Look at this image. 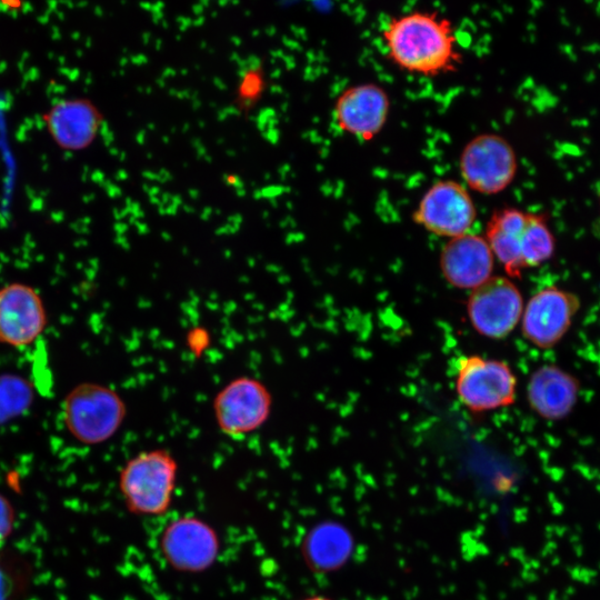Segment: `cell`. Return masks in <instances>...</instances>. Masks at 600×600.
Wrapping results in <instances>:
<instances>
[{"label": "cell", "instance_id": "6da1fadb", "mask_svg": "<svg viewBox=\"0 0 600 600\" xmlns=\"http://www.w3.org/2000/svg\"><path fill=\"white\" fill-rule=\"evenodd\" d=\"M381 38L398 69L422 77L454 72L462 63L456 29L438 11H411L389 19Z\"/></svg>", "mask_w": 600, "mask_h": 600}, {"label": "cell", "instance_id": "7a4b0ae2", "mask_svg": "<svg viewBox=\"0 0 600 600\" xmlns=\"http://www.w3.org/2000/svg\"><path fill=\"white\" fill-rule=\"evenodd\" d=\"M179 464L164 448L143 450L119 472V491L129 512L141 517L164 514L172 503Z\"/></svg>", "mask_w": 600, "mask_h": 600}, {"label": "cell", "instance_id": "3957f363", "mask_svg": "<svg viewBox=\"0 0 600 600\" xmlns=\"http://www.w3.org/2000/svg\"><path fill=\"white\" fill-rule=\"evenodd\" d=\"M62 421L69 434L84 446H98L113 438L127 418V403L110 386L84 381L64 396Z\"/></svg>", "mask_w": 600, "mask_h": 600}, {"label": "cell", "instance_id": "277c9868", "mask_svg": "<svg viewBox=\"0 0 600 600\" xmlns=\"http://www.w3.org/2000/svg\"><path fill=\"white\" fill-rule=\"evenodd\" d=\"M273 410V396L259 378L242 374L226 382L212 399V414L221 433L243 439L262 428Z\"/></svg>", "mask_w": 600, "mask_h": 600}, {"label": "cell", "instance_id": "5b68a950", "mask_svg": "<svg viewBox=\"0 0 600 600\" xmlns=\"http://www.w3.org/2000/svg\"><path fill=\"white\" fill-rule=\"evenodd\" d=\"M459 170L469 190L493 196L504 191L516 179L518 158L504 137L480 133L461 150Z\"/></svg>", "mask_w": 600, "mask_h": 600}, {"label": "cell", "instance_id": "8992f818", "mask_svg": "<svg viewBox=\"0 0 600 600\" xmlns=\"http://www.w3.org/2000/svg\"><path fill=\"white\" fill-rule=\"evenodd\" d=\"M217 530L197 516L172 519L160 533L159 550L169 567L178 572L200 573L210 569L220 553Z\"/></svg>", "mask_w": 600, "mask_h": 600}, {"label": "cell", "instance_id": "52a82bcc", "mask_svg": "<svg viewBox=\"0 0 600 600\" xmlns=\"http://www.w3.org/2000/svg\"><path fill=\"white\" fill-rule=\"evenodd\" d=\"M456 390L469 410L486 412L514 402L517 377L504 361L468 356L458 361Z\"/></svg>", "mask_w": 600, "mask_h": 600}, {"label": "cell", "instance_id": "ba28073f", "mask_svg": "<svg viewBox=\"0 0 600 600\" xmlns=\"http://www.w3.org/2000/svg\"><path fill=\"white\" fill-rule=\"evenodd\" d=\"M476 218L477 208L469 189L452 179L432 183L412 212L414 223L450 239L468 233Z\"/></svg>", "mask_w": 600, "mask_h": 600}, {"label": "cell", "instance_id": "9c48e42d", "mask_svg": "<svg viewBox=\"0 0 600 600\" xmlns=\"http://www.w3.org/2000/svg\"><path fill=\"white\" fill-rule=\"evenodd\" d=\"M522 312L521 292L506 277H491L473 289L467 301L473 329L490 339L506 338L519 323Z\"/></svg>", "mask_w": 600, "mask_h": 600}, {"label": "cell", "instance_id": "30bf717a", "mask_svg": "<svg viewBox=\"0 0 600 600\" xmlns=\"http://www.w3.org/2000/svg\"><path fill=\"white\" fill-rule=\"evenodd\" d=\"M580 304L579 297L571 291L556 286L542 288L523 309V337L540 349L554 347L570 329Z\"/></svg>", "mask_w": 600, "mask_h": 600}, {"label": "cell", "instance_id": "8fae6325", "mask_svg": "<svg viewBox=\"0 0 600 600\" xmlns=\"http://www.w3.org/2000/svg\"><path fill=\"white\" fill-rule=\"evenodd\" d=\"M48 313L40 292L24 282L0 287V343L14 349L33 344L46 331Z\"/></svg>", "mask_w": 600, "mask_h": 600}, {"label": "cell", "instance_id": "7c38bea8", "mask_svg": "<svg viewBox=\"0 0 600 600\" xmlns=\"http://www.w3.org/2000/svg\"><path fill=\"white\" fill-rule=\"evenodd\" d=\"M389 112V94L373 82L346 88L333 106V119L340 131L363 142L373 140L382 131Z\"/></svg>", "mask_w": 600, "mask_h": 600}, {"label": "cell", "instance_id": "4fadbf2b", "mask_svg": "<svg viewBox=\"0 0 600 600\" xmlns=\"http://www.w3.org/2000/svg\"><path fill=\"white\" fill-rule=\"evenodd\" d=\"M493 258L484 237L468 232L443 246L440 269L451 286L473 290L491 278Z\"/></svg>", "mask_w": 600, "mask_h": 600}, {"label": "cell", "instance_id": "5bb4252c", "mask_svg": "<svg viewBox=\"0 0 600 600\" xmlns=\"http://www.w3.org/2000/svg\"><path fill=\"white\" fill-rule=\"evenodd\" d=\"M43 120L52 140L64 150L88 148L97 138L102 117L88 99H64L52 106Z\"/></svg>", "mask_w": 600, "mask_h": 600}, {"label": "cell", "instance_id": "9a60e30c", "mask_svg": "<svg viewBox=\"0 0 600 600\" xmlns=\"http://www.w3.org/2000/svg\"><path fill=\"white\" fill-rule=\"evenodd\" d=\"M579 381L556 364L536 369L528 381L527 399L530 408L546 420H561L574 408Z\"/></svg>", "mask_w": 600, "mask_h": 600}, {"label": "cell", "instance_id": "2e32d148", "mask_svg": "<svg viewBox=\"0 0 600 600\" xmlns=\"http://www.w3.org/2000/svg\"><path fill=\"white\" fill-rule=\"evenodd\" d=\"M528 212L516 207L496 210L486 224L490 250L511 278H521L524 270L521 258V234Z\"/></svg>", "mask_w": 600, "mask_h": 600}, {"label": "cell", "instance_id": "e0dca14e", "mask_svg": "<svg viewBox=\"0 0 600 600\" xmlns=\"http://www.w3.org/2000/svg\"><path fill=\"white\" fill-rule=\"evenodd\" d=\"M353 548L350 532L340 523L323 521L313 526L301 541V554L310 570L331 572L341 568Z\"/></svg>", "mask_w": 600, "mask_h": 600}, {"label": "cell", "instance_id": "ac0fdd59", "mask_svg": "<svg viewBox=\"0 0 600 600\" xmlns=\"http://www.w3.org/2000/svg\"><path fill=\"white\" fill-rule=\"evenodd\" d=\"M556 251V239L546 214L528 212L521 234V258L524 269L541 266Z\"/></svg>", "mask_w": 600, "mask_h": 600}, {"label": "cell", "instance_id": "d6986e66", "mask_svg": "<svg viewBox=\"0 0 600 600\" xmlns=\"http://www.w3.org/2000/svg\"><path fill=\"white\" fill-rule=\"evenodd\" d=\"M31 383L20 374H0V426L23 414L32 404Z\"/></svg>", "mask_w": 600, "mask_h": 600}, {"label": "cell", "instance_id": "ffe728a7", "mask_svg": "<svg viewBox=\"0 0 600 600\" xmlns=\"http://www.w3.org/2000/svg\"><path fill=\"white\" fill-rule=\"evenodd\" d=\"M30 579L28 562L0 548V600H20L29 588Z\"/></svg>", "mask_w": 600, "mask_h": 600}, {"label": "cell", "instance_id": "44dd1931", "mask_svg": "<svg viewBox=\"0 0 600 600\" xmlns=\"http://www.w3.org/2000/svg\"><path fill=\"white\" fill-rule=\"evenodd\" d=\"M16 523V511L11 501L0 492V548L11 536Z\"/></svg>", "mask_w": 600, "mask_h": 600}, {"label": "cell", "instance_id": "7402d4cb", "mask_svg": "<svg viewBox=\"0 0 600 600\" xmlns=\"http://www.w3.org/2000/svg\"><path fill=\"white\" fill-rule=\"evenodd\" d=\"M209 334L203 328H194L188 333V346L193 353L202 352L209 344Z\"/></svg>", "mask_w": 600, "mask_h": 600}, {"label": "cell", "instance_id": "603a6c76", "mask_svg": "<svg viewBox=\"0 0 600 600\" xmlns=\"http://www.w3.org/2000/svg\"><path fill=\"white\" fill-rule=\"evenodd\" d=\"M303 600H332V599L322 597V596H313V597L306 598Z\"/></svg>", "mask_w": 600, "mask_h": 600}, {"label": "cell", "instance_id": "cb8c5ba5", "mask_svg": "<svg viewBox=\"0 0 600 600\" xmlns=\"http://www.w3.org/2000/svg\"><path fill=\"white\" fill-rule=\"evenodd\" d=\"M599 203H600V192H599Z\"/></svg>", "mask_w": 600, "mask_h": 600}]
</instances>
